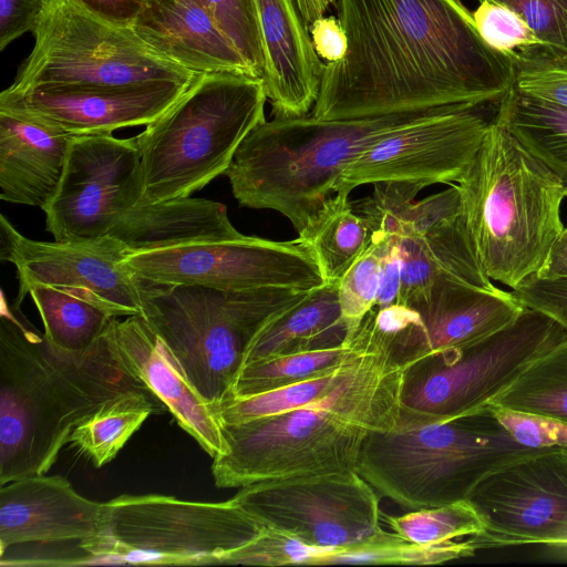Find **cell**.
Segmentation results:
<instances>
[{
	"label": "cell",
	"mask_w": 567,
	"mask_h": 567,
	"mask_svg": "<svg viewBox=\"0 0 567 567\" xmlns=\"http://www.w3.org/2000/svg\"><path fill=\"white\" fill-rule=\"evenodd\" d=\"M346 55L324 64L312 115L354 120L498 103L515 61L480 35L462 0H338Z\"/></svg>",
	"instance_id": "cell-1"
},
{
	"label": "cell",
	"mask_w": 567,
	"mask_h": 567,
	"mask_svg": "<svg viewBox=\"0 0 567 567\" xmlns=\"http://www.w3.org/2000/svg\"><path fill=\"white\" fill-rule=\"evenodd\" d=\"M348 343L347 373L320 400L274 416L220 424L228 450L213 458L217 487L357 471L367 437L398 424L403 369L377 329L372 309Z\"/></svg>",
	"instance_id": "cell-2"
},
{
	"label": "cell",
	"mask_w": 567,
	"mask_h": 567,
	"mask_svg": "<svg viewBox=\"0 0 567 567\" xmlns=\"http://www.w3.org/2000/svg\"><path fill=\"white\" fill-rule=\"evenodd\" d=\"M151 393L113 352L105 332L83 351L51 343L2 299L0 485L45 474L72 431L105 402Z\"/></svg>",
	"instance_id": "cell-3"
},
{
	"label": "cell",
	"mask_w": 567,
	"mask_h": 567,
	"mask_svg": "<svg viewBox=\"0 0 567 567\" xmlns=\"http://www.w3.org/2000/svg\"><path fill=\"white\" fill-rule=\"evenodd\" d=\"M456 185L482 271L512 289L537 274L565 228L566 184L493 118Z\"/></svg>",
	"instance_id": "cell-4"
},
{
	"label": "cell",
	"mask_w": 567,
	"mask_h": 567,
	"mask_svg": "<svg viewBox=\"0 0 567 567\" xmlns=\"http://www.w3.org/2000/svg\"><path fill=\"white\" fill-rule=\"evenodd\" d=\"M436 109L354 120H266L241 142L225 175L240 206L278 212L300 234L358 155Z\"/></svg>",
	"instance_id": "cell-5"
},
{
	"label": "cell",
	"mask_w": 567,
	"mask_h": 567,
	"mask_svg": "<svg viewBox=\"0 0 567 567\" xmlns=\"http://www.w3.org/2000/svg\"><path fill=\"white\" fill-rule=\"evenodd\" d=\"M546 449L516 442L492 406L439 421L399 420L364 441L357 472L405 512L467 499L486 476Z\"/></svg>",
	"instance_id": "cell-6"
},
{
	"label": "cell",
	"mask_w": 567,
	"mask_h": 567,
	"mask_svg": "<svg viewBox=\"0 0 567 567\" xmlns=\"http://www.w3.org/2000/svg\"><path fill=\"white\" fill-rule=\"evenodd\" d=\"M264 80L198 74L179 99L136 135L147 202L189 197L226 173L265 118Z\"/></svg>",
	"instance_id": "cell-7"
},
{
	"label": "cell",
	"mask_w": 567,
	"mask_h": 567,
	"mask_svg": "<svg viewBox=\"0 0 567 567\" xmlns=\"http://www.w3.org/2000/svg\"><path fill=\"white\" fill-rule=\"evenodd\" d=\"M137 279L141 316L212 405L229 393L255 336L311 291H226Z\"/></svg>",
	"instance_id": "cell-8"
},
{
	"label": "cell",
	"mask_w": 567,
	"mask_h": 567,
	"mask_svg": "<svg viewBox=\"0 0 567 567\" xmlns=\"http://www.w3.org/2000/svg\"><path fill=\"white\" fill-rule=\"evenodd\" d=\"M264 528L233 499L124 494L103 503L101 530L79 546L82 565H220Z\"/></svg>",
	"instance_id": "cell-9"
},
{
	"label": "cell",
	"mask_w": 567,
	"mask_h": 567,
	"mask_svg": "<svg viewBox=\"0 0 567 567\" xmlns=\"http://www.w3.org/2000/svg\"><path fill=\"white\" fill-rule=\"evenodd\" d=\"M34 45L13 90L193 82L198 75L165 58L128 27L105 22L72 0H44Z\"/></svg>",
	"instance_id": "cell-10"
},
{
	"label": "cell",
	"mask_w": 567,
	"mask_h": 567,
	"mask_svg": "<svg viewBox=\"0 0 567 567\" xmlns=\"http://www.w3.org/2000/svg\"><path fill=\"white\" fill-rule=\"evenodd\" d=\"M566 337L553 318L524 306L514 321L491 336L403 368L399 420H449L482 410Z\"/></svg>",
	"instance_id": "cell-11"
},
{
	"label": "cell",
	"mask_w": 567,
	"mask_h": 567,
	"mask_svg": "<svg viewBox=\"0 0 567 567\" xmlns=\"http://www.w3.org/2000/svg\"><path fill=\"white\" fill-rule=\"evenodd\" d=\"M231 499L265 526L332 553L385 533L380 495L357 471L262 481Z\"/></svg>",
	"instance_id": "cell-12"
},
{
	"label": "cell",
	"mask_w": 567,
	"mask_h": 567,
	"mask_svg": "<svg viewBox=\"0 0 567 567\" xmlns=\"http://www.w3.org/2000/svg\"><path fill=\"white\" fill-rule=\"evenodd\" d=\"M125 261L137 278L165 285L310 291L326 284L312 252L297 238L193 243L128 254Z\"/></svg>",
	"instance_id": "cell-13"
},
{
	"label": "cell",
	"mask_w": 567,
	"mask_h": 567,
	"mask_svg": "<svg viewBox=\"0 0 567 567\" xmlns=\"http://www.w3.org/2000/svg\"><path fill=\"white\" fill-rule=\"evenodd\" d=\"M145 199L136 137L74 135L55 195L42 209L55 241L110 236Z\"/></svg>",
	"instance_id": "cell-14"
},
{
	"label": "cell",
	"mask_w": 567,
	"mask_h": 567,
	"mask_svg": "<svg viewBox=\"0 0 567 567\" xmlns=\"http://www.w3.org/2000/svg\"><path fill=\"white\" fill-rule=\"evenodd\" d=\"M480 106H442L390 132L346 167L334 192L349 195L357 186L388 182L422 188L457 183L488 128Z\"/></svg>",
	"instance_id": "cell-15"
},
{
	"label": "cell",
	"mask_w": 567,
	"mask_h": 567,
	"mask_svg": "<svg viewBox=\"0 0 567 567\" xmlns=\"http://www.w3.org/2000/svg\"><path fill=\"white\" fill-rule=\"evenodd\" d=\"M0 257L17 272L20 306L34 285L81 292L113 317L142 315L138 279L126 265L130 254L111 236L79 241H40L23 236L0 216Z\"/></svg>",
	"instance_id": "cell-16"
},
{
	"label": "cell",
	"mask_w": 567,
	"mask_h": 567,
	"mask_svg": "<svg viewBox=\"0 0 567 567\" xmlns=\"http://www.w3.org/2000/svg\"><path fill=\"white\" fill-rule=\"evenodd\" d=\"M467 501L484 522L476 550L559 539L567 522V447L546 449L481 481Z\"/></svg>",
	"instance_id": "cell-17"
},
{
	"label": "cell",
	"mask_w": 567,
	"mask_h": 567,
	"mask_svg": "<svg viewBox=\"0 0 567 567\" xmlns=\"http://www.w3.org/2000/svg\"><path fill=\"white\" fill-rule=\"evenodd\" d=\"M190 84L154 81L121 86L7 87L0 93V107L20 112L70 135L104 134L152 123Z\"/></svg>",
	"instance_id": "cell-18"
},
{
	"label": "cell",
	"mask_w": 567,
	"mask_h": 567,
	"mask_svg": "<svg viewBox=\"0 0 567 567\" xmlns=\"http://www.w3.org/2000/svg\"><path fill=\"white\" fill-rule=\"evenodd\" d=\"M421 317L396 338L393 357L403 368L433 353L471 346L514 321L523 303L509 291L486 289L440 275L410 306Z\"/></svg>",
	"instance_id": "cell-19"
},
{
	"label": "cell",
	"mask_w": 567,
	"mask_h": 567,
	"mask_svg": "<svg viewBox=\"0 0 567 567\" xmlns=\"http://www.w3.org/2000/svg\"><path fill=\"white\" fill-rule=\"evenodd\" d=\"M105 334L121 363L208 455L214 458L227 452L214 405L192 384L176 357L142 316L114 318Z\"/></svg>",
	"instance_id": "cell-20"
},
{
	"label": "cell",
	"mask_w": 567,
	"mask_h": 567,
	"mask_svg": "<svg viewBox=\"0 0 567 567\" xmlns=\"http://www.w3.org/2000/svg\"><path fill=\"white\" fill-rule=\"evenodd\" d=\"M103 503L79 494L63 476L45 474L11 481L0 488L1 556L14 545L94 537Z\"/></svg>",
	"instance_id": "cell-21"
},
{
	"label": "cell",
	"mask_w": 567,
	"mask_h": 567,
	"mask_svg": "<svg viewBox=\"0 0 567 567\" xmlns=\"http://www.w3.org/2000/svg\"><path fill=\"white\" fill-rule=\"evenodd\" d=\"M264 55V84L276 118L308 115L318 99L324 64L295 0H255Z\"/></svg>",
	"instance_id": "cell-22"
},
{
	"label": "cell",
	"mask_w": 567,
	"mask_h": 567,
	"mask_svg": "<svg viewBox=\"0 0 567 567\" xmlns=\"http://www.w3.org/2000/svg\"><path fill=\"white\" fill-rule=\"evenodd\" d=\"M132 28L151 48L188 71L254 76L213 18L193 0H147Z\"/></svg>",
	"instance_id": "cell-23"
},
{
	"label": "cell",
	"mask_w": 567,
	"mask_h": 567,
	"mask_svg": "<svg viewBox=\"0 0 567 567\" xmlns=\"http://www.w3.org/2000/svg\"><path fill=\"white\" fill-rule=\"evenodd\" d=\"M73 136L0 107V198L43 209L56 193Z\"/></svg>",
	"instance_id": "cell-24"
},
{
	"label": "cell",
	"mask_w": 567,
	"mask_h": 567,
	"mask_svg": "<svg viewBox=\"0 0 567 567\" xmlns=\"http://www.w3.org/2000/svg\"><path fill=\"white\" fill-rule=\"evenodd\" d=\"M338 282H326L311 290L271 319L251 340L241 367L262 359L344 346L349 327L341 312Z\"/></svg>",
	"instance_id": "cell-25"
},
{
	"label": "cell",
	"mask_w": 567,
	"mask_h": 567,
	"mask_svg": "<svg viewBox=\"0 0 567 567\" xmlns=\"http://www.w3.org/2000/svg\"><path fill=\"white\" fill-rule=\"evenodd\" d=\"M401 234L420 239L441 275L486 289L496 288L480 268L471 249L461 217L456 183L421 200L415 199L402 219Z\"/></svg>",
	"instance_id": "cell-26"
},
{
	"label": "cell",
	"mask_w": 567,
	"mask_h": 567,
	"mask_svg": "<svg viewBox=\"0 0 567 567\" xmlns=\"http://www.w3.org/2000/svg\"><path fill=\"white\" fill-rule=\"evenodd\" d=\"M494 118L567 186V107L513 86Z\"/></svg>",
	"instance_id": "cell-27"
},
{
	"label": "cell",
	"mask_w": 567,
	"mask_h": 567,
	"mask_svg": "<svg viewBox=\"0 0 567 567\" xmlns=\"http://www.w3.org/2000/svg\"><path fill=\"white\" fill-rule=\"evenodd\" d=\"M348 197L342 193L330 197L297 238L312 252L324 282L338 281L372 239Z\"/></svg>",
	"instance_id": "cell-28"
},
{
	"label": "cell",
	"mask_w": 567,
	"mask_h": 567,
	"mask_svg": "<svg viewBox=\"0 0 567 567\" xmlns=\"http://www.w3.org/2000/svg\"><path fill=\"white\" fill-rule=\"evenodd\" d=\"M165 406L151 393L128 391L95 410L71 433L69 443L95 467L110 463L154 412Z\"/></svg>",
	"instance_id": "cell-29"
},
{
	"label": "cell",
	"mask_w": 567,
	"mask_h": 567,
	"mask_svg": "<svg viewBox=\"0 0 567 567\" xmlns=\"http://www.w3.org/2000/svg\"><path fill=\"white\" fill-rule=\"evenodd\" d=\"M29 295L43 322L45 337L66 351L90 348L116 318L78 291L34 285Z\"/></svg>",
	"instance_id": "cell-30"
},
{
	"label": "cell",
	"mask_w": 567,
	"mask_h": 567,
	"mask_svg": "<svg viewBox=\"0 0 567 567\" xmlns=\"http://www.w3.org/2000/svg\"><path fill=\"white\" fill-rule=\"evenodd\" d=\"M489 405L567 423V337L532 361Z\"/></svg>",
	"instance_id": "cell-31"
},
{
	"label": "cell",
	"mask_w": 567,
	"mask_h": 567,
	"mask_svg": "<svg viewBox=\"0 0 567 567\" xmlns=\"http://www.w3.org/2000/svg\"><path fill=\"white\" fill-rule=\"evenodd\" d=\"M342 363L311 379L256 395L226 396L214 405L220 424H240L282 414L323 398L342 380L350 364L352 346ZM346 346V344H344Z\"/></svg>",
	"instance_id": "cell-32"
},
{
	"label": "cell",
	"mask_w": 567,
	"mask_h": 567,
	"mask_svg": "<svg viewBox=\"0 0 567 567\" xmlns=\"http://www.w3.org/2000/svg\"><path fill=\"white\" fill-rule=\"evenodd\" d=\"M476 551L470 539L422 545L411 543L394 532H385L370 543L320 556L311 565H435L472 557Z\"/></svg>",
	"instance_id": "cell-33"
},
{
	"label": "cell",
	"mask_w": 567,
	"mask_h": 567,
	"mask_svg": "<svg viewBox=\"0 0 567 567\" xmlns=\"http://www.w3.org/2000/svg\"><path fill=\"white\" fill-rule=\"evenodd\" d=\"M348 353L349 346L346 344L248 363L239 369L226 396L256 395L311 379L342 363Z\"/></svg>",
	"instance_id": "cell-34"
},
{
	"label": "cell",
	"mask_w": 567,
	"mask_h": 567,
	"mask_svg": "<svg viewBox=\"0 0 567 567\" xmlns=\"http://www.w3.org/2000/svg\"><path fill=\"white\" fill-rule=\"evenodd\" d=\"M383 519L392 532L422 545L474 536L485 529L483 519L467 499L398 516L383 514Z\"/></svg>",
	"instance_id": "cell-35"
},
{
	"label": "cell",
	"mask_w": 567,
	"mask_h": 567,
	"mask_svg": "<svg viewBox=\"0 0 567 567\" xmlns=\"http://www.w3.org/2000/svg\"><path fill=\"white\" fill-rule=\"evenodd\" d=\"M476 29L495 51L512 58L516 69L543 65L540 44L527 23L506 6L481 1L472 12Z\"/></svg>",
	"instance_id": "cell-36"
},
{
	"label": "cell",
	"mask_w": 567,
	"mask_h": 567,
	"mask_svg": "<svg viewBox=\"0 0 567 567\" xmlns=\"http://www.w3.org/2000/svg\"><path fill=\"white\" fill-rule=\"evenodd\" d=\"M381 237L372 235L368 248L351 264L338 282L343 319L349 327L347 343L365 315L375 306L380 285Z\"/></svg>",
	"instance_id": "cell-37"
},
{
	"label": "cell",
	"mask_w": 567,
	"mask_h": 567,
	"mask_svg": "<svg viewBox=\"0 0 567 567\" xmlns=\"http://www.w3.org/2000/svg\"><path fill=\"white\" fill-rule=\"evenodd\" d=\"M216 22L255 78L265 74V55L255 0H193Z\"/></svg>",
	"instance_id": "cell-38"
},
{
	"label": "cell",
	"mask_w": 567,
	"mask_h": 567,
	"mask_svg": "<svg viewBox=\"0 0 567 567\" xmlns=\"http://www.w3.org/2000/svg\"><path fill=\"white\" fill-rule=\"evenodd\" d=\"M506 6L537 38L543 65L567 68V0H478Z\"/></svg>",
	"instance_id": "cell-39"
},
{
	"label": "cell",
	"mask_w": 567,
	"mask_h": 567,
	"mask_svg": "<svg viewBox=\"0 0 567 567\" xmlns=\"http://www.w3.org/2000/svg\"><path fill=\"white\" fill-rule=\"evenodd\" d=\"M330 553L332 551L307 545L285 532L265 526L257 537L226 554L220 565H310L316 558Z\"/></svg>",
	"instance_id": "cell-40"
},
{
	"label": "cell",
	"mask_w": 567,
	"mask_h": 567,
	"mask_svg": "<svg viewBox=\"0 0 567 567\" xmlns=\"http://www.w3.org/2000/svg\"><path fill=\"white\" fill-rule=\"evenodd\" d=\"M502 426L519 444L532 449L567 447V423L560 420L491 405Z\"/></svg>",
	"instance_id": "cell-41"
},
{
	"label": "cell",
	"mask_w": 567,
	"mask_h": 567,
	"mask_svg": "<svg viewBox=\"0 0 567 567\" xmlns=\"http://www.w3.org/2000/svg\"><path fill=\"white\" fill-rule=\"evenodd\" d=\"M525 307L544 312L567 332V278L545 279L532 275L513 289Z\"/></svg>",
	"instance_id": "cell-42"
},
{
	"label": "cell",
	"mask_w": 567,
	"mask_h": 567,
	"mask_svg": "<svg viewBox=\"0 0 567 567\" xmlns=\"http://www.w3.org/2000/svg\"><path fill=\"white\" fill-rule=\"evenodd\" d=\"M514 86L523 93L567 107V68L519 66L516 69Z\"/></svg>",
	"instance_id": "cell-43"
},
{
	"label": "cell",
	"mask_w": 567,
	"mask_h": 567,
	"mask_svg": "<svg viewBox=\"0 0 567 567\" xmlns=\"http://www.w3.org/2000/svg\"><path fill=\"white\" fill-rule=\"evenodd\" d=\"M44 0H0V50L38 23Z\"/></svg>",
	"instance_id": "cell-44"
},
{
	"label": "cell",
	"mask_w": 567,
	"mask_h": 567,
	"mask_svg": "<svg viewBox=\"0 0 567 567\" xmlns=\"http://www.w3.org/2000/svg\"><path fill=\"white\" fill-rule=\"evenodd\" d=\"M381 237L380 285L374 307L384 308L398 301L401 286V255L394 235L372 234Z\"/></svg>",
	"instance_id": "cell-45"
},
{
	"label": "cell",
	"mask_w": 567,
	"mask_h": 567,
	"mask_svg": "<svg viewBox=\"0 0 567 567\" xmlns=\"http://www.w3.org/2000/svg\"><path fill=\"white\" fill-rule=\"evenodd\" d=\"M309 33L320 59L330 63L346 55L348 39L339 19L322 16L311 23Z\"/></svg>",
	"instance_id": "cell-46"
},
{
	"label": "cell",
	"mask_w": 567,
	"mask_h": 567,
	"mask_svg": "<svg viewBox=\"0 0 567 567\" xmlns=\"http://www.w3.org/2000/svg\"><path fill=\"white\" fill-rule=\"evenodd\" d=\"M90 14L114 25L131 28L147 0H72Z\"/></svg>",
	"instance_id": "cell-47"
},
{
	"label": "cell",
	"mask_w": 567,
	"mask_h": 567,
	"mask_svg": "<svg viewBox=\"0 0 567 567\" xmlns=\"http://www.w3.org/2000/svg\"><path fill=\"white\" fill-rule=\"evenodd\" d=\"M539 278H567V227L553 245L543 267L535 274Z\"/></svg>",
	"instance_id": "cell-48"
},
{
	"label": "cell",
	"mask_w": 567,
	"mask_h": 567,
	"mask_svg": "<svg viewBox=\"0 0 567 567\" xmlns=\"http://www.w3.org/2000/svg\"><path fill=\"white\" fill-rule=\"evenodd\" d=\"M298 11L306 28L309 30L311 23L322 17L324 12L338 3V0H295Z\"/></svg>",
	"instance_id": "cell-49"
},
{
	"label": "cell",
	"mask_w": 567,
	"mask_h": 567,
	"mask_svg": "<svg viewBox=\"0 0 567 567\" xmlns=\"http://www.w3.org/2000/svg\"><path fill=\"white\" fill-rule=\"evenodd\" d=\"M539 556L547 560L567 563V542H551L540 545Z\"/></svg>",
	"instance_id": "cell-50"
},
{
	"label": "cell",
	"mask_w": 567,
	"mask_h": 567,
	"mask_svg": "<svg viewBox=\"0 0 567 567\" xmlns=\"http://www.w3.org/2000/svg\"><path fill=\"white\" fill-rule=\"evenodd\" d=\"M556 542H567V522L561 530L560 537ZM551 543V542H550Z\"/></svg>",
	"instance_id": "cell-51"
}]
</instances>
